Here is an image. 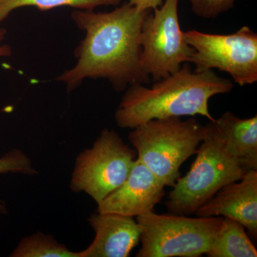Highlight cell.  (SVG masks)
Returning <instances> with one entry per match:
<instances>
[{
	"instance_id": "1",
	"label": "cell",
	"mask_w": 257,
	"mask_h": 257,
	"mask_svg": "<svg viewBox=\"0 0 257 257\" xmlns=\"http://www.w3.org/2000/svg\"><path fill=\"white\" fill-rule=\"evenodd\" d=\"M151 11L128 3L109 13L74 10L71 17L85 37L74 50L77 63L57 81L68 92L87 78L106 79L117 92L137 83L149 84L151 78L142 67L140 35Z\"/></svg>"
},
{
	"instance_id": "2",
	"label": "cell",
	"mask_w": 257,
	"mask_h": 257,
	"mask_svg": "<svg viewBox=\"0 0 257 257\" xmlns=\"http://www.w3.org/2000/svg\"><path fill=\"white\" fill-rule=\"evenodd\" d=\"M234 84L212 70L193 72L184 64L175 73L155 81L151 87L137 83L126 88L114 117L123 128H133L153 119L200 115L215 119L209 109V99L227 94Z\"/></svg>"
},
{
	"instance_id": "3",
	"label": "cell",
	"mask_w": 257,
	"mask_h": 257,
	"mask_svg": "<svg viewBox=\"0 0 257 257\" xmlns=\"http://www.w3.org/2000/svg\"><path fill=\"white\" fill-rule=\"evenodd\" d=\"M206 127L205 138L197 148L190 170L177 179L166 201L172 214H195L219 189L239 181L249 171L227 151L215 120L209 121Z\"/></svg>"
},
{
	"instance_id": "4",
	"label": "cell",
	"mask_w": 257,
	"mask_h": 257,
	"mask_svg": "<svg viewBox=\"0 0 257 257\" xmlns=\"http://www.w3.org/2000/svg\"><path fill=\"white\" fill-rule=\"evenodd\" d=\"M207 127L194 117L153 119L133 128L128 135L138 159L165 184L173 187L180 167L195 155Z\"/></svg>"
},
{
	"instance_id": "5",
	"label": "cell",
	"mask_w": 257,
	"mask_h": 257,
	"mask_svg": "<svg viewBox=\"0 0 257 257\" xmlns=\"http://www.w3.org/2000/svg\"><path fill=\"white\" fill-rule=\"evenodd\" d=\"M142 228L138 257H199L206 254L223 217H189L147 213L137 217Z\"/></svg>"
},
{
	"instance_id": "6",
	"label": "cell",
	"mask_w": 257,
	"mask_h": 257,
	"mask_svg": "<svg viewBox=\"0 0 257 257\" xmlns=\"http://www.w3.org/2000/svg\"><path fill=\"white\" fill-rule=\"evenodd\" d=\"M137 157L119 134L104 128L92 148L77 157L70 189L85 192L99 204L126 180Z\"/></svg>"
},
{
	"instance_id": "7",
	"label": "cell",
	"mask_w": 257,
	"mask_h": 257,
	"mask_svg": "<svg viewBox=\"0 0 257 257\" xmlns=\"http://www.w3.org/2000/svg\"><path fill=\"white\" fill-rule=\"evenodd\" d=\"M194 49L191 63L194 72L220 69L240 86L257 82V34L248 26L229 35L189 30L184 32Z\"/></svg>"
},
{
	"instance_id": "8",
	"label": "cell",
	"mask_w": 257,
	"mask_h": 257,
	"mask_svg": "<svg viewBox=\"0 0 257 257\" xmlns=\"http://www.w3.org/2000/svg\"><path fill=\"white\" fill-rule=\"evenodd\" d=\"M179 1L165 0L147 15L142 27V67L154 81L175 73L192 60L194 49L179 25Z\"/></svg>"
},
{
	"instance_id": "9",
	"label": "cell",
	"mask_w": 257,
	"mask_h": 257,
	"mask_svg": "<svg viewBox=\"0 0 257 257\" xmlns=\"http://www.w3.org/2000/svg\"><path fill=\"white\" fill-rule=\"evenodd\" d=\"M165 184L137 157L127 178L97 204L96 212L138 217L154 211L165 194Z\"/></svg>"
},
{
	"instance_id": "10",
	"label": "cell",
	"mask_w": 257,
	"mask_h": 257,
	"mask_svg": "<svg viewBox=\"0 0 257 257\" xmlns=\"http://www.w3.org/2000/svg\"><path fill=\"white\" fill-rule=\"evenodd\" d=\"M199 217L222 216L238 221L257 236V170L224 186L195 213Z\"/></svg>"
},
{
	"instance_id": "11",
	"label": "cell",
	"mask_w": 257,
	"mask_h": 257,
	"mask_svg": "<svg viewBox=\"0 0 257 257\" xmlns=\"http://www.w3.org/2000/svg\"><path fill=\"white\" fill-rule=\"evenodd\" d=\"M88 221L95 238L81 257H127L140 242L142 228L134 217L96 212Z\"/></svg>"
},
{
	"instance_id": "12",
	"label": "cell",
	"mask_w": 257,
	"mask_h": 257,
	"mask_svg": "<svg viewBox=\"0 0 257 257\" xmlns=\"http://www.w3.org/2000/svg\"><path fill=\"white\" fill-rule=\"evenodd\" d=\"M215 123L227 151L247 170H257V116L241 119L226 111Z\"/></svg>"
},
{
	"instance_id": "13",
	"label": "cell",
	"mask_w": 257,
	"mask_h": 257,
	"mask_svg": "<svg viewBox=\"0 0 257 257\" xmlns=\"http://www.w3.org/2000/svg\"><path fill=\"white\" fill-rule=\"evenodd\" d=\"M206 254L209 257H256L257 251L242 224L223 217L220 229Z\"/></svg>"
},
{
	"instance_id": "14",
	"label": "cell",
	"mask_w": 257,
	"mask_h": 257,
	"mask_svg": "<svg viewBox=\"0 0 257 257\" xmlns=\"http://www.w3.org/2000/svg\"><path fill=\"white\" fill-rule=\"evenodd\" d=\"M121 0H0V23L14 10L35 7L42 11L69 7L76 10H94L99 6H116Z\"/></svg>"
},
{
	"instance_id": "15",
	"label": "cell",
	"mask_w": 257,
	"mask_h": 257,
	"mask_svg": "<svg viewBox=\"0 0 257 257\" xmlns=\"http://www.w3.org/2000/svg\"><path fill=\"white\" fill-rule=\"evenodd\" d=\"M13 257H81L52 236L37 232L24 238L11 253Z\"/></svg>"
},
{
	"instance_id": "16",
	"label": "cell",
	"mask_w": 257,
	"mask_h": 257,
	"mask_svg": "<svg viewBox=\"0 0 257 257\" xmlns=\"http://www.w3.org/2000/svg\"><path fill=\"white\" fill-rule=\"evenodd\" d=\"M20 173L26 175H35L37 171L34 169L30 159L21 150L15 149L0 157V174ZM0 213L7 214L5 203L0 201Z\"/></svg>"
},
{
	"instance_id": "17",
	"label": "cell",
	"mask_w": 257,
	"mask_h": 257,
	"mask_svg": "<svg viewBox=\"0 0 257 257\" xmlns=\"http://www.w3.org/2000/svg\"><path fill=\"white\" fill-rule=\"evenodd\" d=\"M236 0H188L194 15L201 18L214 19L234 8Z\"/></svg>"
},
{
	"instance_id": "18",
	"label": "cell",
	"mask_w": 257,
	"mask_h": 257,
	"mask_svg": "<svg viewBox=\"0 0 257 257\" xmlns=\"http://www.w3.org/2000/svg\"><path fill=\"white\" fill-rule=\"evenodd\" d=\"M128 3L141 10H153L160 8L163 0H128Z\"/></svg>"
},
{
	"instance_id": "19",
	"label": "cell",
	"mask_w": 257,
	"mask_h": 257,
	"mask_svg": "<svg viewBox=\"0 0 257 257\" xmlns=\"http://www.w3.org/2000/svg\"><path fill=\"white\" fill-rule=\"evenodd\" d=\"M6 34L5 30H0V42L4 39ZM13 52L10 46L6 45H0V57H10L12 55Z\"/></svg>"
}]
</instances>
